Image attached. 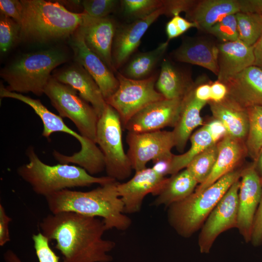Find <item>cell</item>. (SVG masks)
<instances>
[{"instance_id":"6","label":"cell","mask_w":262,"mask_h":262,"mask_svg":"<svg viewBox=\"0 0 262 262\" xmlns=\"http://www.w3.org/2000/svg\"><path fill=\"white\" fill-rule=\"evenodd\" d=\"M1 98H8L20 100L30 106L41 119L43 125L42 136L48 138L55 132H63L74 137L81 144V148L72 155L67 156L54 151L53 155L60 164L72 163L83 168L93 175L102 172L105 168L103 154L97 144L83 137L80 134L70 129L65 123L62 117L47 109L39 99L0 87Z\"/></svg>"},{"instance_id":"47","label":"cell","mask_w":262,"mask_h":262,"mask_svg":"<svg viewBox=\"0 0 262 262\" xmlns=\"http://www.w3.org/2000/svg\"><path fill=\"white\" fill-rule=\"evenodd\" d=\"M173 154L164 156L152 161L153 165L151 167L157 173L165 177L169 174L171 163Z\"/></svg>"},{"instance_id":"23","label":"cell","mask_w":262,"mask_h":262,"mask_svg":"<svg viewBox=\"0 0 262 262\" xmlns=\"http://www.w3.org/2000/svg\"><path fill=\"white\" fill-rule=\"evenodd\" d=\"M218 155L213 169L208 178L199 184L195 192L199 193L227 174L235 169L245 154H247L244 141L227 135L217 143Z\"/></svg>"},{"instance_id":"17","label":"cell","mask_w":262,"mask_h":262,"mask_svg":"<svg viewBox=\"0 0 262 262\" xmlns=\"http://www.w3.org/2000/svg\"><path fill=\"white\" fill-rule=\"evenodd\" d=\"M84 13L83 21L77 31L86 46L115 72L112 50L117 28L115 21L108 16L97 18Z\"/></svg>"},{"instance_id":"26","label":"cell","mask_w":262,"mask_h":262,"mask_svg":"<svg viewBox=\"0 0 262 262\" xmlns=\"http://www.w3.org/2000/svg\"><path fill=\"white\" fill-rule=\"evenodd\" d=\"M240 12L238 0H197L187 13L186 19L206 32L227 16Z\"/></svg>"},{"instance_id":"15","label":"cell","mask_w":262,"mask_h":262,"mask_svg":"<svg viewBox=\"0 0 262 262\" xmlns=\"http://www.w3.org/2000/svg\"><path fill=\"white\" fill-rule=\"evenodd\" d=\"M168 180L152 168L146 167L135 172L134 176L128 181L118 182L117 191L124 205V213L139 212L145 197L148 194L158 195Z\"/></svg>"},{"instance_id":"14","label":"cell","mask_w":262,"mask_h":262,"mask_svg":"<svg viewBox=\"0 0 262 262\" xmlns=\"http://www.w3.org/2000/svg\"><path fill=\"white\" fill-rule=\"evenodd\" d=\"M238 193L237 228L246 242L251 241L255 215L262 194L261 178L255 163L242 170Z\"/></svg>"},{"instance_id":"19","label":"cell","mask_w":262,"mask_h":262,"mask_svg":"<svg viewBox=\"0 0 262 262\" xmlns=\"http://www.w3.org/2000/svg\"><path fill=\"white\" fill-rule=\"evenodd\" d=\"M52 77L58 82L74 88L80 96L94 108L99 117L107 103L93 77L77 62L58 70Z\"/></svg>"},{"instance_id":"46","label":"cell","mask_w":262,"mask_h":262,"mask_svg":"<svg viewBox=\"0 0 262 262\" xmlns=\"http://www.w3.org/2000/svg\"><path fill=\"white\" fill-rule=\"evenodd\" d=\"M213 140L217 143L218 141L228 135L224 125L219 120L215 119L205 124Z\"/></svg>"},{"instance_id":"38","label":"cell","mask_w":262,"mask_h":262,"mask_svg":"<svg viewBox=\"0 0 262 262\" xmlns=\"http://www.w3.org/2000/svg\"><path fill=\"white\" fill-rule=\"evenodd\" d=\"M82 1L83 13L91 17L101 18L107 17L115 11L119 1L116 0H84Z\"/></svg>"},{"instance_id":"22","label":"cell","mask_w":262,"mask_h":262,"mask_svg":"<svg viewBox=\"0 0 262 262\" xmlns=\"http://www.w3.org/2000/svg\"><path fill=\"white\" fill-rule=\"evenodd\" d=\"M218 44L203 38H188L172 52L177 61L202 66L218 74Z\"/></svg>"},{"instance_id":"12","label":"cell","mask_w":262,"mask_h":262,"mask_svg":"<svg viewBox=\"0 0 262 262\" xmlns=\"http://www.w3.org/2000/svg\"><path fill=\"white\" fill-rule=\"evenodd\" d=\"M239 179L230 186L211 212L199 235L201 253H209L217 236L231 228H237Z\"/></svg>"},{"instance_id":"7","label":"cell","mask_w":262,"mask_h":262,"mask_svg":"<svg viewBox=\"0 0 262 262\" xmlns=\"http://www.w3.org/2000/svg\"><path fill=\"white\" fill-rule=\"evenodd\" d=\"M241 169H234L199 193L168 206V219L177 233L189 237L202 225L230 186L240 178Z\"/></svg>"},{"instance_id":"4","label":"cell","mask_w":262,"mask_h":262,"mask_svg":"<svg viewBox=\"0 0 262 262\" xmlns=\"http://www.w3.org/2000/svg\"><path fill=\"white\" fill-rule=\"evenodd\" d=\"M29 163L19 166L18 175L37 195L45 197L73 187L103 185L115 180L108 176L95 177L83 168L67 164L49 165L43 163L32 146L26 150Z\"/></svg>"},{"instance_id":"40","label":"cell","mask_w":262,"mask_h":262,"mask_svg":"<svg viewBox=\"0 0 262 262\" xmlns=\"http://www.w3.org/2000/svg\"><path fill=\"white\" fill-rule=\"evenodd\" d=\"M197 1L195 0H164L165 15L173 17L179 15L181 12L187 13Z\"/></svg>"},{"instance_id":"43","label":"cell","mask_w":262,"mask_h":262,"mask_svg":"<svg viewBox=\"0 0 262 262\" xmlns=\"http://www.w3.org/2000/svg\"><path fill=\"white\" fill-rule=\"evenodd\" d=\"M204 76L195 82L194 95L199 100L208 102L211 98V82H207Z\"/></svg>"},{"instance_id":"3","label":"cell","mask_w":262,"mask_h":262,"mask_svg":"<svg viewBox=\"0 0 262 262\" xmlns=\"http://www.w3.org/2000/svg\"><path fill=\"white\" fill-rule=\"evenodd\" d=\"M20 41L46 43L70 38L82 24L84 13L71 12L57 1L20 0Z\"/></svg>"},{"instance_id":"50","label":"cell","mask_w":262,"mask_h":262,"mask_svg":"<svg viewBox=\"0 0 262 262\" xmlns=\"http://www.w3.org/2000/svg\"><path fill=\"white\" fill-rule=\"evenodd\" d=\"M256 170L259 174L262 177V149L258 156L257 161L255 162Z\"/></svg>"},{"instance_id":"49","label":"cell","mask_w":262,"mask_h":262,"mask_svg":"<svg viewBox=\"0 0 262 262\" xmlns=\"http://www.w3.org/2000/svg\"><path fill=\"white\" fill-rule=\"evenodd\" d=\"M59 2L61 4L68 6L69 7L78 8L80 6H82L81 0H60Z\"/></svg>"},{"instance_id":"1","label":"cell","mask_w":262,"mask_h":262,"mask_svg":"<svg viewBox=\"0 0 262 262\" xmlns=\"http://www.w3.org/2000/svg\"><path fill=\"white\" fill-rule=\"evenodd\" d=\"M41 232L64 257V262H110L114 242L103 238V220L72 212L48 215L39 224Z\"/></svg>"},{"instance_id":"10","label":"cell","mask_w":262,"mask_h":262,"mask_svg":"<svg viewBox=\"0 0 262 262\" xmlns=\"http://www.w3.org/2000/svg\"><path fill=\"white\" fill-rule=\"evenodd\" d=\"M116 77L118 87L106 101L118 113L123 127L139 111L153 102L164 99L155 88V76L136 80L117 72Z\"/></svg>"},{"instance_id":"41","label":"cell","mask_w":262,"mask_h":262,"mask_svg":"<svg viewBox=\"0 0 262 262\" xmlns=\"http://www.w3.org/2000/svg\"><path fill=\"white\" fill-rule=\"evenodd\" d=\"M22 11L23 7L20 0H0V14L11 17L20 25L22 19Z\"/></svg>"},{"instance_id":"24","label":"cell","mask_w":262,"mask_h":262,"mask_svg":"<svg viewBox=\"0 0 262 262\" xmlns=\"http://www.w3.org/2000/svg\"><path fill=\"white\" fill-rule=\"evenodd\" d=\"M194 87L195 82L192 87L183 98L179 117L172 131L175 147L180 152L183 151L194 130L203 124L200 112L208 103L196 98Z\"/></svg>"},{"instance_id":"36","label":"cell","mask_w":262,"mask_h":262,"mask_svg":"<svg viewBox=\"0 0 262 262\" xmlns=\"http://www.w3.org/2000/svg\"><path fill=\"white\" fill-rule=\"evenodd\" d=\"M21 26L13 19L0 14V50L8 52L20 41Z\"/></svg>"},{"instance_id":"33","label":"cell","mask_w":262,"mask_h":262,"mask_svg":"<svg viewBox=\"0 0 262 262\" xmlns=\"http://www.w3.org/2000/svg\"><path fill=\"white\" fill-rule=\"evenodd\" d=\"M218 155L217 143L209 147L190 163L186 168L199 184L209 177Z\"/></svg>"},{"instance_id":"27","label":"cell","mask_w":262,"mask_h":262,"mask_svg":"<svg viewBox=\"0 0 262 262\" xmlns=\"http://www.w3.org/2000/svg\"><path fill=\"white\" fill-rule=\"evenodd\" d=\"M194 84L191 76L164 58L156 82L157 91L164 98H182Z\"/></svg>"},{"instance_id":"31","label":"cell","mask_w":262,"mask_h":262,"mask_svg":"<svg viewBox=\"0 0 262 262\" xmlns=\"http://www.w3.org/2000/svg\"><path fill=\"white\" fill-rule=\"evenodd\" d=\"M247 109L249 129L245 143L247 154L256 162L262 149V106Z\"/></svg>"},{"instance_id":"44","label":"cell","mask_w":262,"mask_h":262,"mask_svg":"<svg viewBox=\"0 0 262 262\" xmlns=\"http://www.w3.org/2000/svg\"><path fill=\"white\" fill-rule=\"evenodd\" d=\"M11 218L6 213L3 205L0 204V246H3L11 241L9 229Z\"/></svg>"},{"instance_id":"35","label":"cell","mask_w":262,"mask_h":262,"mask_svg":"<svg viewBox=\"0 0 262 262\" xmlns=\"http://www.w3.org/2000/svg\"><path fill=\"white\" fill-rule=\"evenodd\" d=\"M124 14L134 20L144 18L164 6V0H120Z\"/></svg>"},{"instance_id":"51","label":"cell","mask_w":262,"mask_h":262,"mask_svg":"<svg viewBox=\"0 0 262 262\" xmlns=\"http://www.w3.org/2000/svg\"><path fill=\"white\" fill-rule=\"evenodd\" d=\"M259 15H261L262 16V6L261 10L260 11Z\"/></svg>"},{"instance_id":"30","label":"cell","mask_w":262,"mask_h":262,"mask_svg":"<svg viewBox=\"0 0 262 262\" xmlns=\"http://www.w3.org/2000/svg\"><path fill=\"white\" fill-rule=\"evenodd\" d=\"M191 147L184 153L173 155L169 174L173 175L186 168L190 163L203 151L216 144L205 125L190 137Z\"/></svg>"},{"instance_id":"25","label":"cell","mask_w":262,"mask_h":262,"mask_svg":"<svg viewBox=\"0 0 262 262\" xmlns=\"http://www.w3.org/2000/svg\"><path fill=\"white\" fill-rule=\"evenodd\" d=\"M213 118L225 126L228 135L242 140L246 138L249 129L247 108L227 97L222 101H209Z\"/></svg>"},{"instance_id":"29","label":"cell","mask_w":262,"mask_h":262,"mask_svg":"<svg viewBox=\"0 0 262 262\" xmlns=\"http://www.w3.org/2000/svg\"><path fill=\"white\" fill-rule=\"evenodd\" d=\"M168 43L169 41H166L152 50L135 55L126 65L122 74L128 78L136 80L149 77L148 76L164 54Z\"/></svg>"},{"instance_id":"37","label":"cell","mask_w":262,"mask_h":262,"mask_svg":"<svg viewBox=\"0 0 262 262\" xmlns=\"http://www.w3.org/2000/svg\"><path fill=\"white\" fill-rule=\"evenodd\" d=\"M206 32L216 37L222 43L238 40L235 14L226 16Z\"/></svg>"},{"instance_id":"39","label":"cell","mask_w":262,"mask_h":262,"mask_svg":"<svg viewBox=\"0 0 262 262\" xmlns=\"http://www.w3.org/2000/svg\"><path fill=\"white\" fill-rule=\"evenodd\" d=\"M192 28L198 29V26L196 23L180 15L174 16L166 25L165 32L168 38L167 41H169L171 39L179 36Z\"/></svg>"},{"instance_id":"2","label":"cell","mask_w":262,"mask_h":262,"mask_svg":"<svg viewBox=\"0 0 262 262\" xmlns=\"http://www.w3.org/2000/svg\"><path fill=\"white\" fill-rule=\"evenodd\" d=\"M118 182L115 180L87 192L64 189L45 197L51 213L72 212L103 219L107 230H124L131 225L124 214V205L117 191Z\"/></svg>"},{"instance_id":"5","label":"cell","mask_w":262,"mask_h":262,"mask_svg":"<svg viewBox=\"0 0 262 262\" xmlns=\"http://www.w3.org/2000/svg\"><path fill=\"white\" fill-rule=\"evenodd\" d=\"M68 59L66 52L57 48L24 53L1 69L0 76L7 82L8 91L41 96L51 72Z\"/></svg>"},{"instance_id":"9","label":"cell","mask_w":262,"mask_h":262,"mask_svg":"<svg viewBox=\"0 0 262 262\" xmlns=\"http://www.w3.org/2000/svg\"><path fill=\"white\" fill-rule=\"evenodd\" d=\"M122 123L116 111L107 104L97 125L96 144L104 160L107 176L124 180L133 169L122 140Z\"/></svg>"},{"instance_id":"45","label":"cell","mask_w":262,"mask_h":262,"mask_svg":"<svg viewBox=\"0 0 262 262\" xmlns=\"http://www.w3.org/2000/svg\"><path fill=\"white\" fill-rule=\"evenodd\" d=\"M227 94L228 89L225 84L218 80L211 82L210 101L220 102L226 98Z\"/></svg>"},{"instance_id":"28","label":"cell","mask_w":262,"mask_h":262,"mask_svg":"<svg viewBox=\"0 0 262 262\" xmlns=\"http://www.w3.org/2000/svg\"><path fill=\"white\" fill-rule=\"evenodd\" d=\"M198 182L186 168L171 175L165 186L157 195L153 204L169 206L182 200L195 190Z\"/></svg>"},{"instance_id":"48","label":"cell","mask_w":262,"mask_h":262,"mask_svg":"<svg viewBox=\"0 0 262 262\" xmlns=\"http://www.w3.org/2000/svg\"><path fill=\"white\" fill-rule=\"evenodd\" d=\"M254 56V66L262 70V33L257 42L253 45Z\"/></svg>"},{"instance_id":"21","label":"cell","mask_w":262,"mask_h":262,"mask_svg":"<svg viewBox=\"0 0 262 262\" xmlns=\"http://www.w3.org/2000/svg\"><path fill=\"white\" fill-rule=\"evenodd\" d=\"M218 81L225 83L254 62L253 46L240 40L218 44Z\"/></svg>"},{"instance_id":"13","label":"cell","mask_w":262,"mask_h":262,"mask_svg":"<svg viewBox=\"0 0 262 262\" xmlns=\"http://www.w3.org/2000/svg\"><path fill=\"white\" fill-rule=\"evenodd\" d=\"M182 98H164L153 102L133 115L124 128L128 132L142 133L174 127L179 117Z\"/></svg>"},{"instance_id":"20","label":"cell","mask_w":262,"mask_h":262,"mask_svg":"<svg viewBox=\"0 0 262 262\" xmlns=\"http://www.w3.org/2000/svg\"><path fill=\"white\" fill-rule=\"evenodd\" d=\"M224 84L227 97L242 107L262 106V70L251 66L229 79Z\"/></svg>"},{"instance_id":"32","label":"cell","mask_w":262,"mask_h":262,"mask_svg":"<svg viewBox=\"0 0 262 262\" xmlns=\"http://www.w3.org/2000/svg\"><path fill=\"white\" fill-rule=\"evenodd\" d=\"M239 40L253 46L262 33V16L256 13L235 14Z\"/></svg>"},{"instance_id":"11","label":"cell","mask_w":262,"mask_h":262,"mask_svg":"<svg viewBox=\"0 0 262 262\" xmlns=\"http://www.w3.org/2000/svg\"><path fill=\"white\" fill-rule=\"evenodd\" d=\"M127 153L132 168L135 172L146 168L150 161L172 154L175 146L172 131H157L135 133L128 132Z\"/></svg>"},{"instance_id":"16","label":"cell","mask_w":262,"mask_h":262,"mask_svg":"<svg viewBox=\"0 0 262 262\" xmlns=\"http://www.w3.org/2000/svg\"><path fill=\"white\" fill-rule=\"evenodd\" d=\"M75 62L81 65L99 86L105 100L116 91L119 82L114 72L86 45L82 35L77 31L69 38Z\"/></svg>"},{"instance_id":"42","label":"cell","mask_w":262,"mask_h":262,"mask_svg":"<svg viewBox=\"0 0 262 262\" xmlns=\"http://www.w3.org/2000/svg\"><path fill=\"white\" fill-rule=\"evenodd\" d=\"M261 178L262 185V177ZM251 242L254 246L262 244V194L254 219Z\"/></svg>"},{"instance_id":"8","label":"cell","mask_w":262,"mask_h":262,"mask_svg":"<svg viewBox=\"0 0 262 262\" xmlns=\"http://www.w3.org/2000/svg\"><path fill=\"white\" fill-rule=\"evenodd\" d=\"M44 94L61 117L69 118L83 137L96 143L99 117L94 108L76 90L51 76Z\"/></svg>"},{"instance_id":"34","label":"cell","mask_w":262,"mask_h":262,"mask_svg":"<svg viewBox=\"0 0 262 262\" xmlns=\"http://www.w3.org/2000/svg\"><path fill=\"white\" fill-rule=\"evenodd\" d=\"M32 240L39 262H60L59 257L49 246V240L41 232L33 234ZM3 258L5 262H22L18 256L10 249L4 252Z\"/></svg>"},{"instance_id":"18","label":"cell","mask_w":262,"mask_h":262,"mask_svg":"<svg viewBox=\"0 0 262 262\" xmlns=\"http://www.w3.org/2000/svg\"><path fill=\"white\" fill-rule=\"evenodd\" d=\"M165 14V10L163 6L144 18L117 27L112 50L115 71L125 63L136 49L141 38L150 25L160 16Z\"/></svg>"}]
</instances>
